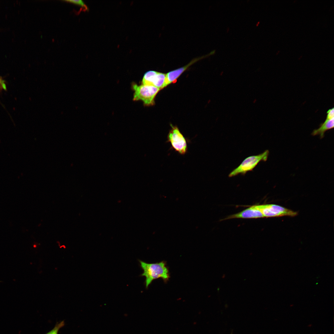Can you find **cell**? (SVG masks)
Instances as JSON below:
<instances>
[{
	"instance_id": "8fae6325",
	"label": "cell",
	"mask_w": 334,
	"mask_h": 334,
	"mask_svg": "<svg viewBox=\"0 0 334 334\" xmlns=\"http://www.w3.org/2000/svg\"><path fill=\"white\" fill-rule=\"evenodd\" d=\"M64 1H66L71 3H73L74 4H76L81 6H83L84 7H86L85 4L84 2L81 0H64Z\"/></svg>"
},
{
	"instance_id": "6da1fadb",
	"label": "cell",
	"mask_w": 334,
	"mask_h": 334,
	"mask_svg": "<svg viewBox=\"0 0 334 334\" xmlns=\"http://www.w3.org/2000/svg\"><path fill=\"white\" fill-rule=\"evenodd\" d=\"M140 265L143 271L140 275L145 276V284L147 289L152 281L161 278L165 282H167L170 278L168 268L166 262L163 261L159 263H148L139 260Z\"/></svg>"
},
{
	"instance_id": "7a4b0ae2",
	"label": "cell",
	"mask_w": 334,
	"mask_h": 334,
	"mask_svg": "<svg viewBox=\"0 0 334 334\" xmlns=\"http://www.w3.org/2000/svg\"><path fill=\"white\" fill-rule=\"evenodd\" d=\"M132 88L134 91V101L141 100L146 106L154 104V98L160 89L155 86L147 85H138L133 83Z\"/></svg>"
},
{
	"instance_id": "30bf717a",
	"label": "cell",
	"mask_w": 334,
	"mask_h": 334,
	"mask_svg": "<svg viewBox=\"0 0 334 334\" xmlns=\"http://www.w3.org/2000/svg\"><path fill=\"white\" fill-rule=\"evenodd\" d=\"M65 325L64 320H62L60 323L57 322L54 328L45 334H58L60 329L63 327Z\"/></svg>"
},
{
	"instance_id": "9c48e42d",
	"label": "cell",
	"mask_w": 334,
	"mask_h": 334,
	"mask_svg": "<svg viewBox=\"0 0 334 334\" xmlns=\"http://www.w3.org/2000/svg\"><path fill=\"white\" fill-rule=\"evenodd\" d=\"M334 127V118H326L324 122L320 125L317 129L314 130L311 133L313 136L319 135L321 139L324 136V133L327 131L333 128Z\"/></svg>"
},
{
	"instance_id": "277c9868",
	"label": "cell",
	"mask_w": 334,
	"mask_h": 334,
	"mask_svg": "<svg viewBox=\"0 0 334 334\" xmlns=\"http://www.w3.org/2000/svg\"><path fill=\"white\" fill-rule=\"evenodd\" d=\"M170 125L171 129L168 134L167 142L170 143L175 151L184 155L187 151V140L177 126Z\"/></svg>"
},
{
	"instance_id": "ba28073f",
	"label": "cell",
	"mask_w": 334,
	"mask_h": 334,
	"mask_svg": "<svg viewBox=\"0 0 334 334\" xmlns=\"http://www.w3.org/2000/svg\"><path fill=\"white\" fill-rule=\"evenodd\" d=\"M264 217L256 205L252 206L239 213L229 215L222 220L233 218H258Z\"/></svg>"
},
{
	"instance_id": "52a82bcc",
	"label": "cell",
	"mask_w": 334,
	"mask_h": 334,
	"mask_svg": "<svg viewBox=\"0 0 334 334\" xmlns=\"http://www.w3.org/2000/svg\"><path fill=\"white\" fill-rule=\"evenodd\" d=\"M166 74L154 71L145 73L142 81V84L152 85L162 89L165 83Z\"/></svg>"
},
{
	"instance_id": "3957f363",
	"label": "cell",
	"mask_w": 334,
	"mask_h": 334,
	"mask_svg": "<svg viewBox=\"0 0 334 334\" xmlns=\"http://www.w3.org/2000/svg\"><path fill=\"white\" fill-rule=\"evenodd\" d=\"M269 154V151L267 150L259 155L247 157L237 168L229 173V177L235 176L239 174L244 175L247 172L252 170L260 161H265L267 160Z\"/></svg>"
},
{
	"instance_id": "5b68a950",
	"label": "cell",
	"mask_w": 334,
	"mask_h": 334,
	"mask_svg": "<svg viewBox=\"0 0 334 334\" xmlns=\"http://www.w3.org/2000/svg\"><path fill=\"white\" fill-rule=\"evenodd\" d=\"M256 206L261 212L264 217H265L283 216H293L297 214L296 212L275 204H267L256 205Z\"/></svg>"
},
{
	"instance_id": "8992f818",
	"label": "cell",
	"mask_w": 334,
	"mask_h": 334,
	"mask_svg": "<svg viewBox=\"0 0 334 334\" xmlns=\"http://www.w3.org/2000/svg\"><path fill=\"white\" fill-rule=\"evenodd\" d=\"M212 51L208 54L201 57L195 58L191 61L187 65L178 69L169 72L166 74V78L163 88L166 87L170 84L175 82L178 78L192 64L200 60L213 55Z\"/></svg>"
},
{
	"instance_id": "7c38bea8",
	"label": "cell",
	"mask_w": 334,
	"mask_h": 334,
	"mask_svg": "<svg viewBox=\"0 0 334 334\" xmlns=\"http://www.w3.org/2000/svg\"><path fill=\"white\" fill-rule=\"evenodd\" d=\"M6 86L5 83V81L2 78L0 77V91L2 90H6Z\"/></svg>"
}]
</instances>
